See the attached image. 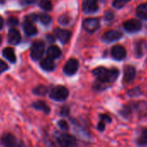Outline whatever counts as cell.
<instances>
[{"label": "cell", "mask_w": 147, "mask_h": 147, "mask_svg": "<svg viewBox=\"0 0 147 147\" xmlns=\"http://www.w3.org/2000/svg\"><path fill=\"white\" fill-rule=\"evenodd\" d=\"M93 75L96 77L98 83V89L106 88V85L113 83L119 77V72L117 68L108 69L104 67H99L93 71Z\"/></svg>", "instance_id": "obj_1"}, {"label": "cell", "mask_w": 147, "mask_h": 147, "mask_svg": "<svg viewBox=\"0 0 147 147\" xmlns=\"http://www.w3.org/2000/svg\"><path fill=\"white\" fill-rule=\"evenodd\" d=\"M49 96L51 99L57 100V101H63L65 100L68 96V90L65 87L62 86H57L53 88L50 90Z\"/></svg>", "instance_id": "obj_2"}, {"label": "cell", "mask_w": 147, "mask_h": 147, "mask_svg": "<svg viewBox=\"0 0 147 147\" xmlns=\"http://www.w3.org/2000/svg\"><path fill=\"white\" fill-rule=\"evenodd\" d=\"M56 139L61 147H76L77 146V142H76V138L69 134H66V133L59 134Z\"/></svg>", "instance_id": "obj_3"}, {"label": "cell", "mask_w": 147, "mask_h": 147, "mask_svg": "<svg viewBox=\"0 0 147 147\" xmlns=\"http://www.w3.org/2000/svg\"><path fill=\"white\" fill-rule=\"evenodd\" d=\"M124 30L128 33H137L142 30V23L138 19H129L123 24Z\"/></svg>", "instance_id": "obj_4"}, {"label": "cell", "mask_w": 147, "mask_h": 147, "mask_svg": "<svg viewBox=\"0 0 147 147\" xmlns=\"http://www.w3.org/2000/svg\"><path fill=\"white\" fill-rule=\"evenodd\" d=\"M44 48L45 45L42 41H36L35 42L30 49V55L33 60L37 61L42 58L43 53H44Z\"/></svg>", "instance_id": "obj_5"}, {"label": "cell", "mask_w": 147, "mask_h": 147, "mask_svg": "<svg viewBox=\"0 0 147 147\" xmlns=\"http://www.w3.org/2000/svg\"><path fill=\"white\" fill-rule=\"evenodd\" d=\"M79 68V61L76 59H70L68 60L64 67H63V72L67 76H73L77 72Z\"/></svg>", "instance_id": "obj_6"}, {"label": "cell", "mask_w": 147, "mask_h": 147, "mask_svg": "<svg viewBox=\"0 0 147 147\" xmlns=\"http://www.w3.org/2000/svg\"><path fill=\"white\" fill-rule=\"evenodd\" d=\"M111 55H112L113 59H115L117 61H122L126 57L127 52H126V49L124 46L117 44L112 48Z\"/></svg>", "instance_id": "obj_7"}, {"label": "cell", "mask_w": 147, "mask_h": 147, "mask_svg": "<svg viewBox=\"0 0 147 147\" xmlns=\"http://www.w3.org/2000/svg\"><path fill=\"white\" fill-rule=\"evenodd\" d=\"M83 27L88 32L94 33L100 28V20L95 18H87L83 22Z\"/></svg>", "instance_id": "obj_8"}, {"label": "cell", "mask_w": 147, "mask_h": 147, "mask_svg": "<svg viewBox=\"0 0 147 147\" xmlns=\"http://www.w3.org/2000/svg\"><path fill=\"white\" fill-rule=\"evenodd\" d=\"M122 37H123V33L121 31L112 30L107 31L103 35L102 39H103V41H105L107 42H113L115 41H119Z\"/></svg>", "instance_id": "obj_9"}, {"label": "cell", "mask_w": 147, "mask_h": 147, "mask_svg": "<svg viewBox=\"0 0 147 147\" xmlns=\"http://www.w3.org/2000/svg\"><path fill=\"white\" fill-rule=\"evenodd\" d=\"M136 77V68L131 65H127L124 68V78L123 82L127 84L131 82Z\"/></svg>", "instance_id": "obj_10"}, {"label": "cell", "mask_w": 147, "mask_h": 147, "mask_svg": "<svg viewBox=\"0 0 147 147\" xmlns=\"http://www.w3.org/2000/svg\"><path fill=\"white\" fill-rule=\"evenodd\" d=\"M98 9V0H85L83 2V11L86 13H94Z\"/></svg>", "instance_id": "obj_11"}, {"label": "cell", "mask_w": 147, "mask_h": 147, "mask_svg": "<svg viewBox=\"0 0 147 147\" xmlns=\"http://www.w3.org/2000/svg\"><path fill=\"white\" fill-rule=\"evenodd\" d=\"M24 30L26 35L28 36H35L37 33V30L36 26L33 24L32 20L29 18L24 23Z\"/></svg>", "instance_id": "obj_12"}, {"label": "cell", "mask_w": 147, "mask_h": 147, "mask_svg": "<svg viewBox=\"0 0 147 147\" xmlns=\"http://www.w3.org/2000/svg\"><path fill=\"white\" fill-rule=\"evenodd\" d=\"M1 141L5 147H17L16 138L11 133L5 134L1 138Z\"/></svg>", "instance_id": "obj_13"}, {"label": "cell", "mask_w": 147, "mask_h": 147, "mask_svg": "<svg viewBox=\"0 0 147 147\" xmlns=\"http://www.w3.org/2000/svg\"><path fill=\"white\" fill-rule=\"evenodd\" d=\"M21 41V35L19 31L16 29H11L10 30L8 33V42L11 44H18Z\"/></svg>", "instance_id": "obj_14"}, {"label": "cell", "mask_w": 147, "mask_h": 147, "mask_svg": "<svg viewBox=\"0 0 147 147\" xmlns=\"http://www.w3.org/2000/svg\"><path fill=\"white\" fill-rule=\"evenodd\" d=\"M55 34H56V36L58 37V39L62 43H67L69 41L70 36H71V34L68 30H61V29H56Z\"/></svg>", "instance_id": "obj_15"}, {"label": "cell", "mask_w": 147, "mask_h": 147, "mask_svg": "<svg viewBox=\"0 0 147 147\" xmlns=\"http://www.w3.org/2000/svg\"><path fill=\"white\" fill-rule=\"evenodd\" d=\"M136 15L138 18L147 21V3H143L136 8Z\"/></svg>", "instance_id": "obj_16"}, {"label": "cell", "mask_w": 147, "mask_h": 147, "mask_svg": "<svg viewBox=\"0 0 147 147\" xmlns=\"http://www.w3.org/2000/svg\"><path fill=\"white\" fill-rule=\"evenodd\" d=\"M136 143L138 146H146L147 145V127L142 128L141 131L137 138Z\"/></svg>", "instance_id": "obj_17"}, {"label": "cell", "mask_w": 147, "mask_h": 147, "mask_svg": "<svg viewBox=\"0 0 147 147\" xmlns=\"http://www.w3.org/2000/svg\"><path fill=\"white\" fill-rule=\"evenodd\" d=\"M48 57L50 59H57L61 55V51L57 46H50L47 50Z\"/></svg>", "instance_id": "obj_18"}, {"label": "cell", "mask_w": 147, "mask_h": 147, "mask_svg": "<svg viewBox=\"0 0 147 147\" xmlns=\"http://www.w3.org/2000/svg\"><path fill=\"white\" fill-rule=\"evenodd\" d=\"M146 49V43L144 41H138L135 43V55H137V57H141L144 53V49Z\"/></svg>", "instance_id": "obj_19"}, {"label": "cell", "mask_w": 147, "mask_h": 147, "mask_svg": "<svg viewBox=\"0 0 147 147\" xmlns=\"http://www.w3.org/2000/svg\"><path fill=\"white\" fill-rule=\"evenodd\" d=\"M41 67H42V68H43L46 71H52L55 67V65L52 59L47 57L41 61Z\"/></svg>", "instance_id": "obj_20"}, {"label": "cell", "mask_w": 147, "mask_h": 147, "mask_svg": "<svg viewBox=\"0 0 147 147\" xmlns=\"http://www.w3.org/2000/svg\"><path fill=\"white\" fill-rule=\"evenodd\" d=\"M3 55H4V56L8 61H10L12 63H14L17 61L16 54H15V52H14V50H13L12 48H5L3 50Z\"/></svg>", "instance_id": "obj_21"}, {"label": "cell", "mask_w": 147, "mask_h": 147, "mask_svg": "<svg viewBox=\"0 0 147 147\" xmlns=\"http://www.w3.org/2000/svg\"><path fill=\"white\" fill-rule=\"evenodd\" d=\"M33 107H34L36 109H37V110H40V111L44 112L45 113H49V111H50V108L47 106V104H46L44 101H42V100L34 102V103H33Z\"/></svg>", "instance_id": "obj_22"}, {"label": "cell", "mask_w": 147, "mask_h": 147, "mask_svg": "<svg viewBox=\"0 0 147 147\" xmlns=\"http://www.w3.org/2000/svg\"><path fill=\"white\" fill-rule=\"evenodd\" d=\"M36 18H37L36 19H38L42 24H43L45 25L49 24L51 22V18L47 14H41V15L36 16Z\"/></svg>", "instance_id": "obj_23"}, {"label": "cell", "mask_w": 147, "mask_h": 147, "mask_svg": "<svg viewBox=\"0 0 147 147\" xmlns=\"http://www.w3.org/2000/svg\"><path fill=\"white\" fill-rule=\"evenodd\" d=\"M33 93L35 94H36V95H44V94H46L47 93H48V88L45 87V86H38V87H36L35 89H34V91H33Z\"/></svg>", "instance_id": "obj_24"}, {"label": "cell", "mask_w": 147, "mask_h": 147, "mask_svg": "<svg viewBox=\"0 0 147 147\" xmlns=\"http://www.w3.org/2000/svg\"><path fill=\"white\" fill-rule=\"evenodd\" d=\"M40 7L44 11H50L52 9V3L50 0H41Z\"/></svg>", "instance_id": "obj_25"}, {"label": "cell", "mask_w": 147, "mask_h": 147, "mask_svg": "<svg viewBox=\"0 0 147 147\" xmlns=\"http://www.w3.org/2000/svg\"><path fill=\"white\" fill-rule=\"evenodd\" d=\"M128 95L131 96V97H135V96H138V95H140L142 94L141 90L139 89V88H134L131 90H129V92L127 93Z\"/></svg>", "instance_id": "obj_26"}, {"label": "cell", "mask_w": 147, "mask_h": 147, "mask_svg": "<svg viewBox=\"0 0 147 147\" xmlns=\"http://www.w3.org/2000/svg\"><path fill=\"white\" fill-rule=\"evenodd\" d=\"M125 5V3L123 0H113V6L116 9H121Z\"/></svg>", "instance_id": "obj_27"}, {"label": "cell", "mask_w": 147, "mask_h": 147, "mask_svg": "<svg viewBox=\"0 0 147 147\" xmlns=\"http://www.w3.org/2000/svg\"><path fill=\"white\" fill-rule=\"evenodd\" d=\"M100 120L105 122V123H111L112 122L111 117L107 114H101L100 115Z\"/></svg>", "instance_id": "obj_28"}, {"label": "cell", "mask_w": 147, "mask_h": 147, "mask_svg": "<svg viewBox=\"0 0 147 147\" xmlns=\"http://www.w3.org/2000/svg\"><path fill=\"white\" fill-rule=\"evenodd\" d=\"M58 125H59V126L61 127V129H62V130H67V129H68L67 123L65 120H60V121L58 122Z\"/></svg>", "instance_id": "obj_29"}, {"label": "cell", "mask_w": 147, "mask_h": 147, "mask_svg": "<svg viewBox=\"0 0 147 147\" xmlns=\"http://www.w3.org/2000/svg\"><path fill=\"white\" fill-rule=\"evenodd\" d=\"M7 68H8V65L5 61H0V74L5 72Z\"/></svg>", "instance_id": "obj_30"}, {"label": "cell", "mask_w": 147, "mask_h": 147, "mask_svg": "<svg viewBox=\"0 0 147 147\" xmlns=\"http://www.w3.org/2000/svg\"><path fill=\"white\" fill-rule=\"evenodd\" d=\"M68 20H69V18H68L67 17H66V16L61 17V18H59V22H60L61 24H67L68 23Z\"/></svg>", "instance_id": "obj_31"}, {"label": "cell", "mask_w": 147, "mask_h": 147, "mask_svg": "<svg viewBox=\"0 0 147 147\" xmlns=\"http://www.w3.org/2000/svg\"><path fill=\"white\" fill-rule=\"evenodd\" d=\"M18 19H17V18H10V19L8 20V24H9V25H10V26L17 25V24H18Z\"/></svg>", "instance_id": "obj_32"}, {"label": "cell", "mask_w": 147, "mask_h": 147, "mask_svg": "<svg viewBox=\"0 0 147 147\" xmlns=\"http://www.w3.org/2000/svg\"><path fill=\"white\" fill-rule=\"evenodd\" d=\"M105 127H106V123L100 120V123L98 124V126H97L98 130H99V131H103L105 130Z\"/></svg>", "instance_id": "obj_33"}, {"label": "cell", "mask_w": 147, "mask_h": 147, "mask_svg": "<svg viewBox=\"0 0 147 147\" xmlns=\"http://www.w3.org/2000/svg\"><path fill=\"white\" fill-rule=\"evenodd\" d=\"M113 17H114L113 14L112 12L108 11V12H107L106 15H105V19H106L107 21H111V20L113 19Z\"/></svg>", "instance_id": "obj_34"}, {"label": "cell", "mask_w": 147, "mask_h": 147, "mask_svg": "<svg viewBox=\"0 0 147 147\" xmlns=\"http://www.w3.org/2000/svg\"><path fill=\"white\" fill-rule=\"evenodd\" d=\"M3 25H4V20L2 18H0V30L3 28Z\"/></svg>", "instance_id": "obj_35"}, {"label": "cell", "mask_w": 147, "mask_h": 147, "mask_svg": "<svg viewBox=\"0 0 147 147\" xmlns=\"http://www.w3.org/2000/svg\"><path fill=\"white\" fill-rule=\"evenodd\" d=\"M36 1V0H25V2L27 3V4H32V3H34Z\"/></svg>", "instance_id": "obj_36"}, {"label": "cell", "mask_w": 147, "mask_h": 147, "mask_svg": "<svg viewBox=\"0 0 147 147\" xmlns=\"http://www.w3.org/2000/svg\"><path fill=\"white\" fill-rule=\"evenodd\" d=\"M17 147H26V145L24 143H20L18 145H17Z\"/></svg>", "instance_id": "obj_37"}, {"label": "cell", "mask_w": 147, "mask_h": 147, "mask_svg": "<svg viewBox=\"0 0 147 147\" xmlns=\"http://www.w3.org/2000/svg\"><path fill=\"white\" fill-rule=\"evenodd\" d=\"M123 1L126 4V3H128V2H130L131 1V0H123Z\"/></svg>", "instance_id": "obj_38"}, {"label": "cell", "mask_w": 147, "mask_h": 147, "mask_svg": "<svg viewBox=\"0 0 147 147\" xmlns=\"http://www.w3.org/2000/svg\"><path fill=\"white\" fill-rule=\"evenodd\" d=\"M5 2V0H0V3H4Z\"/></svg>", "instance_id": "obj_39"}, {"label": "cell", "mask_w": 147, "mask_h": 147, "mask_svg": "<svg viewBox=\"0 0 147 147\" xmlns=\"http://www.w3.org/2000/svg\"><path fill=\"white\" fill-rule=\"evenodd\" d=\"M0 42H1V36H0Z\"/></svg>", "instance_id": "obj_40"}]
</instances>
